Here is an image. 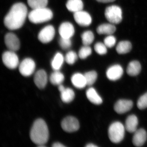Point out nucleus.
I'll return each mask as SVG.
<instances>
[{
    "mask_svg": "<svg viewBox=\"0 0 147 147\" xmlns=\"http://www.w3.org/2000/svg\"><path fill=\"white\" fill-rule=\"evenodd\" d=\"M147 138L146 131L144 129H137L134 132L132 142L134 146L141 147L145 144Z\"/></svg>",
    "mask_w": 147,
    "mask_h": 147,
    "instance_id": "15",
    "label": "nucleus"
},
{
    "mask_svg": "<svg viewBox=\"0 0 147 147\" xmlns=\"http://www.w3.org/2000/svg\"><path fill=\"white\" fill-rule=\"evenodd\" d=\"M116 42V38L112 35H108L104 40V44L106 45V47L109 48L113 47L115 45Z\"/></svg>",
    "mask_w": 147,
    "mask_h": 147,
    "instance_id": "35",
    "label": "nucleus"
},
{
    "mask_svg": "<svg viewBox=\"0 0 147 147\" xmlns=\"http://www.w3.org/2000/svg\"><path fill=\"white\" fill-rule=\"evenodd\" d=\"M59 44L63 50H67L71 47L72 42L71 38H64L61 37L59 40Z\"/></svg>",
    "mask_w": 147,
    "mask_h": 147,
    "instance_id": "33",
    "label": "nucleus"
},
{
    "mask_svg": "<svg viewBox=\"0 0 147 147\" xmlns=\"http://www.w3.org/2000/svg\"><path fill=\"white\" fill-rule=\"evenodd\" d=\"M64 58L61 53H57L51 61V66L55 71L59 70L63 64Z\"/></svg>",
    "mask_w": 147,
    "mask_h": 147,
    "instance_id": "23",
    "label": "nucleus"
},
{
    "mask_svg": "<svg viewBox=\"0 0 147 147\" xmlns=\"http://www.w3.org/2000/svg\"><path fill=\"white\" fill-rule=\"evenodd\" d=\"M94 50L98 54L100 55H104L107 53V47L104 43L98 42L94 46Z\"/></svg>",
    "mask_w": 147,
    "mask_h": 147,
    "instance_id": "32",
    "label": "nucleus"
},
{
    "mask_svg": "<svg viewBox=\"0 0 147 147\" xmlns=\"http://www.w3.org/2000/svg\"><path fill=\"white\" fill-rule=\"evenodd\" d=\"M125 127L119 122L112 123L108 129V136L110 141L114 143H120L124 137Z\"/></svg>",
    "mask_w": 147,
    "mask_h": 147,
    "instance_id": "4",
    "label": "nucleus"
},
{
    "mask_svg": "<svg viewBox=\"0 0 147 147\" xmlns=\"http://www.w3.org/2000/svg\"><path fill=\"white\" fill-rule=\"evenodd\" d=\"M4 64L10 69H14L19 66V59L15 52L9 50L4 52L2 55Z\"/></svg>",
    "mask_w": 147,
    "mask_h": 147,
    "instance_id": "6",
    "label": "nucleus"
},
{
    "mask_svg": "<svg viewBox=\"0 0 147 147\" xmlns=\"http://www.w3.org/2000/svg\"><path fill=\"white\" fill-rule=\"evenodd\" d=\"M81 37L84 45H90L92 43L94 39V35L91 31L84 32Z\"/></svg>",
    "mask_w": 147,
    "mask_h": 147,
    "instance_id": "28",
    "label": "nucleus"
},
{
    "mask_svg": "<svg viewBox=\"0 0 147 147\" xmlns=\"http://www.w3.org/2000/svg\"><path fill=\"white\" fill-rule=\"evenodd\" d=\"M96 1L100 3H108L113 2L115 0H96Z\"/></svg>",
    "mask_w": 147,
    "mask_h": 147,
    "instance_id": "37",
    "label": "nucleus"
},
{
    "mask_svg": "<svg viewBox=\"0 0 147 147\" xmlns=\"http://www.w3.org/2000/svg\"><path fill=\"white\" fill-rule=\"evenodd\" d=\"M28 4L33 9L46 7L48 0H28Z\"/></svg>",
    "mask_w": 147,
    "mask_h": 147,
    "instance_id": "27",
    "label": "nucleus"
},
{
    "mask_svg": "<svg viewBox=\"0 0 147 147\" xmlns=\"http://www.w3.org/2000/svg\"><path fill=\"white\" fill-rule=\"evenodd\" d=\"M34 82L36 86L40 89H43L47 85V76L45 70H38L34 75Z\"/></svg>",
    "mask_w": 147,
    "mask_h": 147,
    "instance_id": "16",
    "label": "nucleus"
},
{
    "mask_svg": "<svg viewBox=\"0 0 147 147\" xmlns=\"http://www.w3.org/2000/svg\"><path fill=\"white\" fill-rule=\"evenodd\" d=\"M86 147H97V146H96L93 144H88L86 146Z\"/></svg>",
    "mask_w": 147,
    "mask_h": 147,
    "instance_id": "38",
    "label": "nucleus"
},
{
    "mask_svg": "<svg viewBox=\"0 0 147 147\" xmlns=\"http://www.w3.org/2000/svg\"><path fill=\"white\" fill-rule=\"evenodd\" d=\"M49 130L46 123L42 119L35 121L30 132L32 142L39 147H45L49 139Z\"/></svg>",
    "mask_w": 147,
    "mask_h": 147,
    "instance_id": "2",
    "label": "nucleus"
},
{
    "mask_svg": "<svg viewBox=\"0 0 147 147\" xmlns=\"http://www.w3.org/2000/svg\"><path fill=\"white\" fill-rule=\"evenodd\" d=\"M36 64L31 58H26L19 65V71L23 76H30L34 72Z\"/></svg>",
    "mask_w": 147,
    "mask_h": 147,
    "instance_id": "7",
    "label": "nucleus"
},
{
    "mask_svg": "<svg viewBox=\"0 0 147 147\" xmlns=\"http://www.w3.org/2000/svg\"><path fill=\"white\" fill-rule=\"evenodd\" d=\"M86 94L88 99L93 104L100 105L102 103V98L94 88H90L87 90Z\"/></svg>",
    "mask_w": 147,
    "mask_h": 147,
    "instance_id": "20",
    "label": "nucleus"
},
{
    "mask_svg": "<svg viewBox=\"0 0 147 147\" xmlns=\"http://www.w3.org/2000/svg\"><path fill=\"white\" fill-rule=\"evenodd\" d=\"M60 92L61 99L63 102L65 103L71 102L75 97L74 92L69 88H65Z\"/></svg>",
    "mask_w": 147,
    "mask_h": 147,
    "instance_id": "24",
    "label": "nucleus"
},
{
    "mask_svg": "<svg viewBox=\"0 0 147 147\" xmlns=\"http://www.w3.org/2000/svg\"><path fill=\"white\" fill-rule=\"evenodd\" d=\"M5 42L9 50L16 52L20 47L19 40L16 35L12 33H8L5 36Z\"/></svg>",
    "mask_w": 147,
    "mask_h": 147,
    "instance_id": "11",
    "label": "nucleus"
},
{
    "mask_svg": "<svg viewBox=\"0 0 147 147\" xmlns=\"http://www.w3.org/2000/svg\"><path fill=\"white\" fill-rule=\"evenodd\" d=\"M65 77L63 74L59 70L55 71L52 73L50 77V82L51 84L55 86L61 85L63 82Z\"/></svg>",
    "mask_w": 147,
    "mask_h": 147,
    "instance_id": "26",
    "label": "nucleus"
},
{
    "mask_svg": "<svg viewBox=\"0 0 147 147\" xmlns=\"http://www.w3.org/2000/svg\"><path fill=\"white\" fill-rule=\"evenodd\" d=\"M86 81L87 86H90L94 84L97 78L96 71H91L87 72L84 74Z\"/></svg>",
    "mask_w": 147,
    "mask_h": 147,
    "instance_id": "29",
    "label": "nucleus"
},
{
    "mask_svg": "<svg viewBox=\"0 0 147 147\" xmlns=\"http://www.w3.org/2000/svg\"><path fill=\"white\" fill-rule=\"evenodd\" d=\"M138 120L134 115H131L127 117L125 121V129L130 133L135 132L137 130Z\"/></svg>",
    "mask_w": 147,
    "mask_h": 147,
    "instance_id": "18",
    "label": "nucleus"
},
{
    "mask_svg": "<svg viewBox=\"0 0 147 147\" xmlns=\"http://www.w3.org/2000/svg\"><path fill=\"white\" fill-rule=\"evenodd\" d=\"M52 146L53 147H65V146L59 142H56V143L53 144L52 145Z\"/></svg>",
    "mask_w": 147,
    "mask_h": 147,
    "instance_id": "36",
    "label": "nucleus"
},
{
    "mask_svg": "<svg viewBox=\"0 0 147 147\" xmlns=\"http://www.w3.org/2000/svg\"><path fill=\"white\" fill-rule=\"evenodd\" d=\"M141 64L137 61H133L129 64L127 73L129 76H135L138 75L141 71Z\"/></svg>",
    "mask_w": 147,
    "mask_h": 147,
    "instance_id": "22",
    "label": "nucleus"
},
{
    "mask_svg": "<svg viewBox=\"0 0 147 147\" xmlns=\"http://www.w3.org/2000/svg\"><path fill=\"white\" fill-rule=\"evenodd\" d=\"M122 67L119 65L112 66L106 71V75L109 80L115 81L120 79L123 74Z\"/></svg>",
    "mask_w": 147,
    "mask_h": 147,
    "instance_id": "13",
    "label": "nucleus"
},
{
    "mask_svg": "<svg viewBox=\"0 0 147 147\" xmlns=\"http://www.w3.org/2000/svg\"><path fill=\"white\" fill-rule=\"evenodd\" d=\"M59 32L61 37L71 38L74 34L75 30L72 24L69 22H65L60 26Z\"/></svg>",
    "mask_w": 147,
    "mask_h": 147,
    "instance_id": "12",
    "label": "nucleus"
},
{
    "mask_svg": "<svg viewBox=\"0 0 147 147\" xmlns=\"http://www.w3.org/2000/svg\"><path fill=\"white\" fill-rule=\"evenodd\" d=\"M27 16L28 9L24 3L14 4L5 17V26L10 30H18L23 26Z\"/></svg>",
    "mask_w": 147,
    "mask_h": 147,
    "instance_id": "1",
    "label": "nucleus"
},
{
    "mask_svg": "<svg viewBox=\"0 0 147 147\" xmlns=\"http://www.w3.org/2000/svg\"><path fill=\"white\" fill-rule=\"evenodd\" d=\"M105 15L107 20L113 24H119L122 20V11L118 6L113 5L107 7Z\"/></svg>",
    "mask_w": 147,
    "mask_h": 147,
    "instance_id": "5",
    "label": "nucleus"
},
{
    "mask_svg": "<svg viewBox=\"0 0 147 147\" xmlns=\"http://www.w3.org/2000/svg\"><path fill=\"white\" fill-rule=\"evenodd\" d=\"M74 17L76 23L81 26H88L91 24L92 19L90 15L83 10L74 13Z\"/></svg>",
    "mask_w": 147,
    "mask_h": 147,
    "instance_id": "10",
    "label": "nucleus"
},
{
    "mask_svg": "<svg viewBox=\"0 0 147 147\" xmlns=\"http://www.w3.org/2000/svg\"><path fill=\"white\" fill-rule=\"evenodd\" d=\"M53 16L52 11L46 7L32 9L28 15L30 21L34 24H41L50 21Z\"/></svg>",
    "mask_w": 147,
    "mask_h": 147,
    "instance_id": "3",
    "label": "nucleus"
},
{
    "mask_svg": "<svg viewBox=\"0 0 147 147\" xmlns=\"http://www.w3.org/2000/svg\"><path fill=\"white\" fill-rule=\"evenodd\" d=\"M132 48L131 43L129 41L124 40L120 42L116 47V50L119 54H125L130 52Z\"/></svg>",
    "mask_w": 147,
    "mask_h": 147,
    "instance_id": "25",
    "label": "nucleus"
},
{
    "mask_svg": "<svg viewBox=\"0 0 147 147\" xmlns=\"http://www.w3.org/2000/svg\"><path fill=\"white\" fill-rule=\"evenodd\" d=\"M55 31L53 26L49 25L42 28L38 33V39L43 43L51 42L55 37Z\"/></svg>",
    "mask_w": 147,
    "mask_h": 147,
    "instance_id": "8",
    "label": "nucleus"
},
{
    "mask_svg": "<svg viewBox=\"0 0 147 147\" xmlns=\"http://www.w3.org/2000/svg\"><path fill=\"white\" fill-rule=\"evenodd\" d=\"M92 50L89 45H84L81 47L79 52V56L82 59H86L88 57L91 55Z\"/></svg>",
    "mask_w": 147,
    "mask_h": 147,
    "instance_id": "30",
    "label": "nucleus"
},
{
    "mask_svg": "<svg viewBox=\"0 0 147 147\" xmlns=\"http://www.w3.org/2000/svg\"><path fill=\"white\" fill-rule=\"evenodd\" d=\"M71 82L74 86L82 89L87 86L86 81L84 74L79 73L74 74L71 77Z\"/></svg>",
    "mask_w": 147,
    "mask_h": 147,
    "instance_id": "17",
    "label": "nucleus"
},
{
    "mask_svg": "<svg viewBox=\"0 0 147 147\" xmlns=\"http://www.w3.org/2000/svg\"><path fill=\"white\" fill-rule=\"evenodd\" d=\"M133 105V102L131 100L121 99L115 104L114 110L118 114H123L131 110Z\"/></svg>",
    "mask_w": 147,
    "mask_h": 147,
    "instance_id": "14",
    "label": "nucleus"
},
{
    "mask_svg": "<svg viewBox=\"0 0 147 147\" xmlns=\"http://www.w3.org/2000/svg\"><path fill=\"white\" fill-rule=\"evenodd\" d=\"M116 30V28L114 24H101L98 27L96 31L100 34L112 35Z\"/></svg>",
    "mask_w": 147,
    "mask_h": 147,
    "instance_id": "21",
    "label": "nucleus"
},
{
    "mask_svg": "<svg viewBox=\"0 0 147 147\" xmlns=\"http://www.w3.org/2000/svg\"><path fill=\"white\" fill-rule=\"evenodd\" d=\"M66 5L69 11L74 13L82 10L84 8L82 0H68Z\"/></svg>",
    "mask_w": 147,
    "mask_h": 147,
    "instance_id": "19",
    "label": "nucleus"
},
{
    "mask_svg": "<svg viewBox=\"0 0 147 147\" xmlns=\"http://www.w3.org/2000/svg\"><path fill=\"white\" fill-rule=\"evenodd\" d=\"M62 128L65 131L72 132L76 131L79 128V123L78 120L73 117L69 116L64 119L61 123Z\"/></svg>",
    "mask_w": 147,
    "mask_h": 147,
    "instance_id": "9",
    "label": "nucleus"
},
{
    "mask_svg": "<svg viewBox=\"0 0 147 147\" xmlns=\"http://www.w3.org/2000/svg\"><path fill=\"white\" fill-rule=\"evenodd\" d=\"M137 106L140 110L147 108V92L139 98L137 101Z\"/></svg>",
    "mask_w": 147,
    "mask_h": 147,
    "instance_id": "34",
    "label": "nucleus"
},
{
    "mask_svg": "<svg viewBox=\"0 0 147 147\" xmlns=\"http://www.w3.org/2000/svg\"><path fill=\"white\" fill-rule=\"evenodd\" d=\"M77 54L75 52L73 51H70L67 53L65 55V61L68 64L72 65L76 62L77 60Z\"/></svg>",
    "mask_w": 147,
    "mask_h": 147,
    "instance_id": "31",
    "label": "nucleus"
}]
</instances>
